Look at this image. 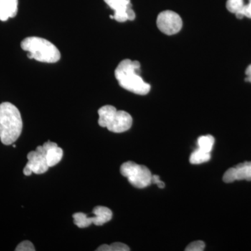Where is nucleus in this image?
I'll list each match as a JSON object with an SVG mask.
<instances>
[{"label":"nucleus","mask_w":251,"mask_h":251,"mask_svg":"<svg viewBox=\"0 0 251 251\" xmlns=\"http://www.w3.org/2000/svg\"><path fill=\"white\" fill-rule=\"evenodd\" d=\"M140 64L138 61L126 59L115 69V75L122 88L138 95H146L151 86L138 75Z\"/></svg>","instance_id":"f257e3e1"},{"label":"nucleus","mask_w":251,"mask_h":251,"mask_svg":"<svg viewBox=\"0 0 251 251\" xmlns=\"http://www.w3.org/2000/svg\"><path fill=\"white\" fill-rule=\"evenodd\" d=\"M23 120L19 110L12 103L0 104V140L4 145L14 144L21 135Z\"/></svg>","instance_id":"f03ea898"},{"label":"nucleus","mask_w":251,"mask_h":251,"mask_svg":"<svg viewBox=\"0 0 251 251\" xmlns=\"http://www.w3.org/2000/svg\"><path fill=\"white\" fill-rule=\"evenodd\" d=\"M23 50L28 52L29 59L41 62L55 63L60 59L61 54L54 44L43 38L31 36L21 42Z\"/></svg>","instance_id":"7ed1b4c3"},{"label":"nucleus","mask_w":251,"mask_h":251,"mask_svg":"<svg viewBox=\"0 0 251 251\" xmlns=\"http://www.w3.org/2000/svg\"><path fill=\"white\" fill-rule=\"evenodd\" d=\"M99 125L105 127L113 133H123L129 130L133 124V119L128 112L117 110L112 105L101 107L99 111Z\"/></svg>","instance_id":"20e7f679"},{"label":"nucleus","mask_w":251,"mask_h":251,"mask_svg":"<svg viewBox=\"0 0 251 251\" xmlns=\"http://www.w3.org/2000/svg\"><path fill=\"white\" fill-rule=\"evenodd\" d=\"M120 173L135 187L146 188L151 184V172L143 165L137 164L133 161L126 162L122 165Z\"/></svg>","instance_id":"39448f33"},{"label":"nucleus","mask_w":251,"mask_h":251,"mask_svg":"<svg viewBox=\"0 0 251 251\" xmlns=\"http://www.w3.org/2000/svg\"><path fill=\"white\" fill-rule=\"evenodd\" d=\"M92 214L94 217H88L83 213H75L73 215L74 224L80 228L89 227L91 224L100 226L109 222L112 218V211L103 206H96Z\"/></svg>","instance_id":"423d86ee"},{"label":"nucleus","mask_w":251,"mask_h":251,"mask_svg":"<svg viewBox=\"0 0 251 251\" xmlns=\"http://www.w3.org/2000/svg\"><path fill=\"white\" fill-rule=\"evenodd\" d=\"M28 162L23 169L25 176L34 173L36 175L44 174L50 167L46 160V151L43 146L36 148L35 151H31L27 154Z\"/></svg>","instance_id":"0eeeda50"},{"label":"nucleus","mask_w":251,"mask_h":251,"mask_svg":"<svg viewBox=\"0 0 251 251\" xmlns=\"http://www.w3.org/2000/svg\"><path fill=\"white\" fill-rule=\"evenodd\" d=\"M182 20L179 15L173 11H162L156 20L157 27L163 34L173 35L181 30Z\"/></svg>","instance_id":"6e6552de"},{"label":"nucleus","mask_w":251,"mask_h":251,"mask_svg":"<svg viewBox=\"0 0 251 251\" xmlns=\"http://www.w3.org/2000/svg\"><path fill=\"white\" fill-rule=\"evenodd\" d=\"M105 3L115 11L110 18L119 23L133 21L135 18L134 11L132 9L130 0H104Z\"/></svg>","instance_id":"1a4fd4ad"},{"label":"nucleus","mask_w":251,"mask_h":251,"mask_svg":"<svg viewBox=\"0 0 251 251\" xmlns=\"http://www.w3.org/2000/svg\"><path fill=\"white\" fill-rule=\"evenodd\" d=\"M18 13V0H0V21L14 18Z\"/></svg>","instance_id":"9d476101"},{"label":"nucleus","mask_w":251,"mask_h":251,"mask_svg":"<svg viewBox=\"0 0 251 251\" xmlns=\"http://www.w3.org/2000/svg\"><path fill=\"white\" fill-rule=\"evenodd\" d=\"M234 179L251 181V161L239 163L234 167Z\"/></svg>","instance_id":"9b49d317"},{"label":"nucleus","mask_w":251,"mask_h":251,"mask_svg":"<svg viewBox=\"0 0 251 251\" xmlns=\"http://www.w3.org/2000/svg\"><path fill=\"white\" fill-rule=\"evenodd\" d=\"M63 150L58 146L53 147L46 151V160L49 167H53L62 160Z\"/></svg>","instance_id":"f8f14e48"},{"label":"nucleus","mask_w":251,"mask_h":251,"mask_svg":"<svg viewBox=\"0 0 251 251\" xmlns=\"http://www.w3.org/2000/svg\"><path fill=\"white\" fill-rule=\"evenodd\" d=\"M210 158L211 153L205 152L198 148L196 151L191 153L189 161L191 164L197 165L206 163L209 161Z\"/></svg>","instance_id":"ddd939ff"},{"label":"nucleus","mask_w":251,"mask_h":251,"mask_svg":"<svg viewBox=\"0 0 251 251\" xmlns=\"http://www.w3.org/2000/svg\"><path fill=\"white\" fill-rule=\"evenodd\" d=\"M214 137L211 135H202L198 139V149L205 151V152L211 153L214 146Z\"/></svg>","instance_id":"4468645a"},{"label":"nucleus","mask_w":251,"mask_h":251,"mask_svg":"<svg viewBox=\"0 0 251 251\" xmlns=\"http://www.w3.org/2000/svg\"><path fill=\"white\" fill-rule=\"evenodd\" d=\"M97 251H129L128 246L121 242H115L111 245L103 244L97 249Z\"/></svg>","instance_id":"2eb2a0df"},{"label":"nucleus","mask_w":251,"mask_h":251,"mask_svg":"<svg viewBox=\"0 0 251 251\" xmlns=\"http://www.w3.org/2000/svg\"><path fill=\"white\" fill-rule=\"evenodd\" d=\"M244 5L245 4H244V0H227L226 2L227 9L229 12L235 15L242 11Z\"/></svg>","instance_id":"dca6fc26"},{"label":"nucleus","mask_w":251,"mask_h":251,"mask_svg":"<svg viewBox=\"0 0 251 251\" xmlns=\"http://www.w3.org/2000/svg\"><path fill=\"white\" fill-rule=\"evenodd\" d=\"M205 248V244L202 241H196L191 243L186 248V251H202Z\"/></svg>","instance_id":"f3484780"},{"label":"nucleus","mask_w":251,"mask_h":251,"mask_svg":"<svg viewBox=\"0 0 251 251\" xmlns=\"http://www.w3.org/2000/svg\"><path fill=\"white\" fill-rule=\"evenodd\" d=\"M237 18L242 19L244 17L251 18V0H249V3L244 5L240 12L236 14Z\"/></svg>","instance_id":"a211bd4d"},{"label":"nucleus","mask_w":251,"mask_h":251,"mask_svg":"<svg viewBox=\"0 0 251 251\" xmlns=\"http://www.w3.org/2000/svg\"><path fill=\"white\" fill-rule=\"evenodd\" d=\"M16 251H34V245L32 243L29 241H24V242L20 243L16 249Z\"/></svg>","instance_id":"6ab92c4d"},{"label":"nucleus","mask_w":251,"mask_h":251,"mask_svg":"<svg viewBox=\"0 0 251 251\" xmlns=\"http://www.w3.org/2000/svg\"><path fill=\"white\" fill-rule=\"evenodd\" d=\"M151 183L157 184L160 188H163L165 187V184L163 181L160 180V177L158 175H153L151 177Z\"/></svg>","instance_id":"aec40b11"},{"label":"nucleus","mask_w":251,"mask_h":251,"mask_svg":"<svg viewBox=\"0 0 251 251\" xmlns=\"http://www.w3.org/2000/svg\"><path fill=\"white\" fill-rule=\"evenodd\" d=\"M57 146V144L53 143V142L48 141L43 145V147L45 149L46 151H48L49 149L53 148V147Z\"/></svg>","instance_id":"412c9836"},{"label":"nucleus","mask_w":251,"mask_h":251,"mask_svg":"<svg viewBox=\"0 0 251 251\" xmlns=\"http://www.w3.org/2000/svg\"><path fill=\"white\" fill-rule=\"evenodd\" d=\"M246 75H247L246 80L251 82V64L247 67V70H246Z\"/></svg>","instance_id":"4be33fe9"}]
</instances>
